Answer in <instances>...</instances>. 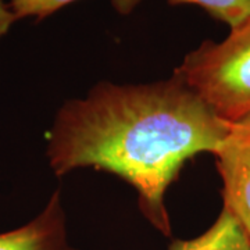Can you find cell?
Instances as JSON below:
<instances>
[{
    "label": "cell",
    "mask_w": 250,
    "mask_h": 250,
    "mask_svg": "<svg viewBox=\"0 0 250 250\" xmlns=\"http://www.w3.org/2000/svg\"><path fill=\"white\" fill-rule=\"evenodd\" d=\"M229 125L175 74L138 85L103 81L59 108L46 153L59 177L85 167L121 177L138 192L143 215L170 236L167 189L185 161L217 153Z\"/></svg>",
    "instance_id": "6da1fadb"
},
{
    "label": "cell",
    "mask_w": 250,
    "mask_h": 250,
    "mask_svg": "<svg viewBox=\"0 0 250 250\" xmlns=\"http://www.w3.org/2000/svg\"><path fill=\"white\" fill-rule=\"evenodd\" d=\"M174 74L225 121L250 117V16L221 42L189 52Z\"/></svg>",
    "instance_id": "7a4b0ae2"
},
{
    "label": "cell",
    "mask_w": 250,
    "mask_h": 250,
    "mask_svg": "<svg viewBox=\"0 0 250 250\" xmlns=\"http://www.w3.org/2000/svg\"><path fill=\"white\" fill-rule=\"evenodd\" d=\"M214 156L223 179V207L250 236V117L231 123Z\"/></svg>",
    "instance_id": "3957f363"
},
{
    "label": "cell",
    "mask_w": 250,
    "mask_h": 250,
    "mask_svg": "<svg viewBox=\"0 0 250 250\" xmlns=\"http://www.w3.org/2000/svg\"><path fill=\"white\" fill-rule=\"evenodd\" d=\"M0 250H80L72 246L68 238L67 214L60 192H54L32 221L0 232Z\"/></svg>",
    "instance_id": "277c9868"
},
{
    "label": "cell",
    "mask_w": 250,
    "mask_h": 250,
    "mask_svg": "<svg viewBox=\"0 0 250 250\" xmlns=\"http://www.w3.org/2000/svg\"><path fill=\"white\" fill-rule=\"evenodd\" d=\"M168 250H250V236L223 207L218 218L206 232L189 241H174Z\"/></svg>",
    "instance_id": "5b68a950"
},
{
    "label": "cell",
    "mask_w": 250,
    "mask_h": 250,
    "mask_svg": "<svg viewBox=\"0 0 250 250\" xmlns=\"http://www.w3.org/2000/svg\"><path fill=\"white\" fill-rule=\"evenodd\" d=\"M78 0H10L9 6L14 16L20 18L35 17L36 21L49 17L62 7ZM142 0H111L113 7L120 14H131Z\"/></svg>",
    "instance_id": "8992f818"
},
{
    "label": "cell",
    "mask_w": 250,
    "mask_h": 250,
    "mask_svg": "<svg viewBox=\"0 0 250 250\" xmlns=\"http://www.w3.org/2000/svg\"><path fill=\"white\" fill-rule=\"evenodd\" d=\"M172 4H195L211 17L227 24L229 29L250 16V0H168Z\"/></svg>",
    "instance_id": "52a82bcc"
},
{
    "label": "cell",
    "mask_w": 250,
    "mask_h": 250,
    "mask_svg": "<svg viewBox=\"0 0 250 250\" xmlns=\"http://www.w3.org/2000/svg\"><path fill=\"white\" fill-rule=\"evenodd\" d=\"M16 21H17V17L10 9L9 3H6L4 0H0V39L9 32L10 28L13 27Z\"/></svg>",
    "instance_id": "ba28073f"
}]
</instances>
